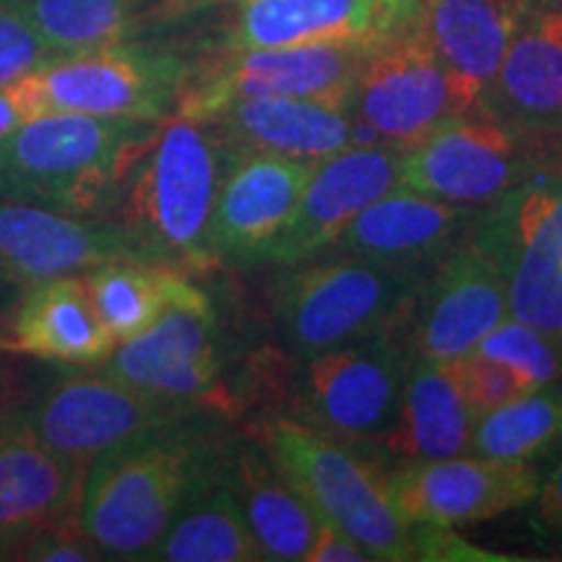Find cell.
<instances>
[{
	"mask_svg": "<svg viewBox=\"0 0 562 562\" xmlns=\"http://www.w3.org/2000/svg\"><path fill=\"white\" fill-rule=\"evenodd\" d=\"M188 63L165 47L123 42L58 58L26 76L42 112L159 123L178 108Z\"/></svg>",
	"mask_w": 562,
	"mask_h": 562,
	"instance_id": "obj_8",
	"label": "cell"
},
{
	"mask_svg": "<svg viewBox=\"0 0 562 562\" xmlns=\"http://www.w3.org/2000/svg\"><path fill=\"white\" fill-rule=\"evenodd\" d=\"M0 347L70 368H100L117 339L97 313L83 273H68L19 292Z\"/></svg>",
	"mask_w": 562,
	"mask_h": 562,
	"instance_id": "obj_22",
	"label": "cell"
},
{
	"mask_svg": "<svg viewBox=\"0 0 562 562\" xmlns=\"http://www.w3.org/2000/svg\"><path fill=\"white\" fill-rule=\"evenodd\" d=\"M222 50L364 42L383 45L422 24L427 0H229Z\"/></svg>",
	"mask_w": 562,
	"mask_h": 562,
	"instance_id": "obj_16",
	"label": "cell"
},
{
	"mask_svg": "<svg viewBox=\"0 0 562 562\" xmlns=\"http://www.w3.org/2000/svg\"><path fill=\"white\" fill-rule=\"evenodd\" d=\"M448 364H451L456 383H459L474 419L484 417V414L497 409V406L516 402V398L526 396V393L537 391L524 375H518L516 370L508 368V364L490 360V357L480 355V351H472V355Z\"/></svg>",
	"mask_w": 562,
	"mask_h": 562,
	"instance_id": "obj_33",
	"label": "cell"
},
{
	"mask_svg": "<svg viewBox=\"0 0 562 562\" xmlns=\"http://www.w3.org/2000/svg\"><path fill=\"white\" fill-rule=\"evenodd\" d=\"M467 211L417 191L393 188L362 209L331 243L339 256L427 271L461 243Z\"/></svg>",
	"mask_w": 562,
	"mask_h": 562,
	"instance_id": "obj_23",
	"label": "cell"
},
{
	"mask_svg": "<svg viewBox=\"0 0 562 562\" xmlns=\"http://www.w3.org/2000/svg\"><path fill=\"white\" fill-rule=\"evenodd\" d=\"M476 102V91L448 74L419 24L372 50L347 112L381 144L409 149L442 123L472 115Z\"/></svg>",
	"mask_w": 562,
	"mask_h": 562,
	"instance_id": "obj_9",
	"label": "cell"
},
{
	"mask_svg": "<svg viewBox=\"0 0 562 562\" xmlns=\"http://www.w3.org/2000/svg\"><path fill=\"white\" fill-rule=\"evenodd\" d=\"M53 60L24 0H0V87L37 74Z\"/></svg>",
	"mask_w": 562,
	"mask_h": 562,
	"instance_id": "obj_34",
	"label": "cell"
},
{
	"mask_svg": "<svg viewBox=\"0 0 562 562\" xmlns=\"http://www.w3.org/2000/svg\"><path fill=\"white\" fill-rule=\"evenodd\" d=\"M261 448L323 521L347 531L370 560H417L414 529L393 510L383 474L339 438L277 419L261 430Z\"/></svg>",
	"mask_w": 562,
	"mask_h": 562,
	"instance_id": "obj_6",
	"label": "cell"
},
{
	"mask_svg": "<svg viewBox=\"0 0 562 562\" xmlns=\"http://www.w3.org/2000/svg\"><path fill=\"white\" fill-rule=\"evenodd\" d=\"M307 562H364L370 554L362 550L347 531L339 526L323 521L318 524V533H315L311 552H307Z\"/></svg>",
	"mask_w": 562,
	"mask_h": 562,
	"instance_id": "obj_36",
	"label": "cell"
},
{
	"mask_svg": "<svg viewBox=\"0 0 562 562\" xmlns=\"http://www.w3.org/2000/svg\"><path fill=\"white\" fill-rule=\"evenodd\" d=\"M117 258L138 261L108 220L0 199V290L21 292L40 281L83 273Z\"/></svg>",
	"mask_w": 562,
	"mask_h": 562,
	"instance_id": "obj_20",
	"label": "cell"
},
{
	"mask_svg": "<svg viewBox=\"0 0 562 562\" xmlns=\"http://www.w3.org/2000/svg\"><path fill=\"white\" fill-rule=\"evenodd\" d=\"M404 149L389 144L347 146L315 165L290 224L273 240L266 261L294 266L311 261L349 227V222L402 186Z\"/></svg>",
	"mask_w": 562,
	"mask_h": 562,
	"instance_id": "obj_18",
	"label": "cell"
},
{
	"mask_svg": "<svg viewBox=\"0 0 562 562\" xmlns=\"http://www.w3.org/2000/svg\"><path fill=\"white\" fill-rule=\"evenodd\" d=\"M149 560L256 562L263 560L232 484L229 456L214 448L188 490L170 529Z\"/></svg>",
	"mask_w": 562,
	"mask_h": 562,
	"instance_id": "obj_25",
	"label": "cell"
},
{
	"mask_svg": "<svg viewBox=\"0 0 562 562\" xmlns=\"http://www.w3.org/2000/svg\"><path fill=\"white\" fill-rule=\"evenodd\" d=\"M385 495L406 524L453 526L524 508L539 492L529 461L438 459L414 461L383 476Z\"/></svg>",
	"mask_w": 562,
	"mask_h": 562,
	"instance_id": "obj_15",
	"label": "cell"
},
{
	"mask_svg": "<svg viewBox=\"0 0 562 562\" xmlns=\"http://www.w3.org/2000/svg\"><path fill=\"white\" fill-rule=\"evenodd\" d=\"M229 154H273V157L321 165L351 146V117L344 108L311 100H240L206 117Z\"/></svg>",
	"mask_w": 562,
	"mask_h": 562,
	"instance_id": "obj_24",
	"label": "cell"
},
{
	"mask_svg": "<svg viewBox=\"0 0 562 562\" xmlns=\"http://www.w3.org/2000/svg\"><path fill=\"white\" fill-rule=\"evenodd\" d=\"M539 516L542 521L562 533V453L554 459L552 469L547 472L544 482H539Z\"/></svg>",
	"mask_w": 562,
	"mask_h": 562,
	"instance_id": "obj_38",
	"label": "cell"
},
{
	"mask_svg": "<svg viewBox=\"0 0 562 562\" xmlns=\"http://www.w3.org/2000/svg\"><path fill=\"white\" fill-rule=\"evenodd\" d=\"M55 60L123 45L161 13L191 0H24Z\"/></svg>",
	"mask_w": 562,
	"mask_h": 562,
	"instance_id": "obj_29",
	"label": "cell"
},
{
	"mask_svg": "<svg viewBox=\"0 0 562 562\" xmlns=\"http://www.w3.org/2000/svg\"><path fill=\"white\" fill-rule=\"evenodd\" d=\"M24 562H97L104 560L89 533L83 531L81 518L70 516L42 529L19 554Z\"/></svg>",
	"mask_w": 562,
	"mask_h": 562,
	"instance_id": "obj_35",
	"label": "cell"
},
{
	"mask_svg": "<svg viewBox=\"0 0 562 562\" xmlns=\"http://www.w3.org/2000/svg\"><path fill=\"white\" fill-rule=\"evenodd\" d=\"M91 302L117 341L151 326L170 305L188 273L170 266L117 258L83 271Z\"/></svg>",
	"mask_w": 562,
	"mask_h": 562,
	"instance_id": "obj_30",
	"label": "cell"
},
{
	"mask_svg": "<svg viewBox=\"0 0 562 562\" xmlns=\"http://www.w3.org/2000/svg\"><path fill=\"white\" fill-rule=\"evenodd\" d=\"M474 422L451 364L414 357L404 385L402 414L385 446L414 461L453 459L469 451Z\"/></svg>",
	"mask_w": 562,
	"mask_h": 562,
	"instance_id": "obj_27",
	"label": "cell"
},
{
	"mask_svg": "<svg viewBox=\"0 0 562 562\" xmlns=\"http://www.w3.org/2000/svg\"><path fill=\"white\" fill-rule=\"evenodd\" d=\"M229 157L214 125L170 112L154 125L104 220L138 261L182 273L209 269L216 261L211 220Z\"/></svg>",
	"mask_w": 562,
	"mask_h": 562,
	"instance_id": "obj_1",
	"label": "cell"
},
{
	"mask_svg": "<svg viewBox=\"0 0 562 562\" xmlns=\"http://www.w3.org/2000/svg\"><path fill=\"white\" fill-rule=\"evenodd\" d=\"M554 138H529L487 115L456 117L404 149L402 188L453 206L495 203L544 157Z\"/></svg>",
	"mask_w": 562,
	"mask_h": 562,
	"instance_id": "obj_11",
	"label": "cell"
},
{
	"mask_svg": "<svg viewBox=\"0 0 562 562\" xmlns=\"http://www.w3.org/2000/svg\"><path fill=\"white\" fill-rule=\"evenodd\" d=\"M191 417L133 435L89 461L79 518L104 560H149L170 529L216 448Z\"/></svg>",
	"mask_w": 562,
	"mask_h": 562,
	"instance_id": "obj_2",
	"label": "cell"
},
{
	"mask_svg": "<svg viewBox=\"0 0 562 562\" xmlns=\"http://www.w3.org/2000/svg\"><path fill=\"white\" fill-rule=\"evenodd\" d=\"M398 334L307 357L300 409L315 430L347 440H385L402 414L412 360Z\"/></svg>",
	"mask_w": 562,
	"mask_h": 562,
	"instance_id": "obj_12",
	"label": "cell"
},
{
	"mask_svg": "<svg viewBox=\"0 0 562 562\" xmlns=\"http://www.w3.org/2000/svg\"><path fill=\"white\" fill-rule=\"evenodd\" d=\"M232 484L263 560H305L321 516L284 480L263 448L229 456Z\"/></svg>",
	"mask_w": 562,
	"mask_h": 562,
	"instance_id": "obj_28",
	"label": "cell"
},
{
	"mask_svg": "<svg viewBox=\"0 0 562 562\" xmlns=\"http://www.w3.org/2000/svg\"><path fill=\"white\" fill-rule=\"evenodd\" d=\"M474 351L508 364L537 391L562 372V351L537 328L513 318L497 323Z\"/></svg>",
	"mask_w": 562,
	"mask_h": 562,
	"instance_id": "obj_32",
	"label": "cell"
},
{
	"mask_svg": "<svg viewBox=\"0 0 562 562\" xmlns=\"http://www.w3.org/2000/svg\"><path fill=\"white\" fill-rule=\"evenodd\" d=\"M529 138H562V11L526 0L476 110Z\"/></svg>",
	"mask_w": 562,
	"mask_h": 562,
	"instance_id": "obj_19",
	"label": "cell"
},
{
	"mask_svg": "<svg viewBox=\"0 0 562 562\" xmlns=\"http://www.w3.org/2000/svg\"><path fill=\"white\" fill-rule=\"evenodd\" d=\"M193 402L159 396L110 375L68 372L19 406L34 435L55 453L89 463L133 435L191 417Z\"/></svg>",
	"mask_w": 562,
	"mask_h": 562,
	"instance_id": "obj_10",
	"label": "cell"
},
{
	"mask_svg": "<svg viewBox=\"0 0 562 562\" xmlns=\"http://www.w3.org/2000/svg\"><path fill=\"white\" fill-rule=\"evenodd\" d=\"M154 125L42 112L0 138V199L104 220Z\"/></svg>",
	"mask_w": 562,
	"mask_h": 562,
	"instance_id": "obj_3",
	"label": "cell"
},
{
	"mask_svg": "<svg viewBox=\"0 0 562 562\" xmlns=\"http://www.w3.org/2000/svg\"><path fill=\"white\" fill-rule=\"evenodd\" d=\"M432 269H404L349 256L302 266L279 286L281 334L305 357L402 334L422 281Z\"/></svg>",
	"mask_w": 562,
	"mask_h": 562,
	"instance_id": "obj_5",
	"label": "cell"
},
{
	"mask_svg": "<svg viewBox=\"0 0 562 562\" xmlns=\"http://www.w3.org/2000/svg\"><path fill=\"white\" fill-rule=\"evenodd\" d=\"M544 3H550V5H554V9L562 11V0H544Z\"/></svg>",
	"mask_w": 562,
	"mask_h": 562,
	"instance_id": "obj_39",
	"label": "cell"
},
{
	"mask_svg": "<svg viewBox=\"0 0 562 562\" xmlns=\"http://www.w3.org/2000/svg\"><path fill=\"white\" fill-rule=\"evenodd\" d=\"M562 438L560 393H526L474 422L469 448L482 459L529 461Z\"/></svg>",
	"mask_w": 562,
	"mask_h": 562,
	"instance_id": "obj_31",
	"label": "cell"
},
{
	"mask_svg": "<svg viewBox=\"0 0 562 562\" xmlns=\"http://www.w3.org/2000/svg\"><path fill=\"white\" fill-rule=\"evenodd\" d=\"M474 243L501 266L508 318L562 351V138L474 224Z\"/></svg>",
	"mask_w": 562,
	"mask_h": 562,
	"instance_id": "obj_4",
	"label": "cell"
},
{
	"mask_svg": "<svg viewBox=\"0 0 562 562\" xmlns=\"http://www.w3.org/2000/svg\"><path fill=\"white\" fill-rule=\"evenodd\" d=\"M37 102H34L30 81L19 79L9 83V87H0V138L9 136L11 131H16L21 123L37 117Z\"/></svg>",
	"mask_w": 562,
	"mask_h": 562,
	"instance_id": "obj_37",
	"label": "cell"
},
{
	"mask_svg": "<svg viewBox=\"0 0 562 562\" xmlns=\"http://www.w3.org/2000/svg\"><path fill=\"white\" fill-rule=\"evenodd\" d=\"M381 45L364 42H311V45L222 50L199 68H188L175 112L206 117L240 100L326 102L347 110L364 63Z\"/></svg>",
	"mask_w": 562,
	"mask_h": 562,
	"instance_id": "obj_7",
	"label": "cell"
},
{
	"mask_svg": "<svg viewBox=\"0 0 562 562\" xmlns=\"http://www.w3.org/2000/svg\"><path fill=\"white\" fill-rule=\"evenodd\" d=\"M526 0H427L422 32L448 74L476 97L508 50Z\"/></svg>",
	"mask_w": 562,
	"mask_h": 562,
	"instance_id": "obj_26",
	"label": "cell"
},
{
	"mask_svg": "<svg viewBox=\"0 0 562 562\" xmlns=\"http://www.w3.org/2000/svg\"><path fill=\"white\" fill-rule=\"evenodd\" d=\"M87 467L50 451L19 406H0V560H19L42 529L79 516Z\"/></svg>",
	"mask_w": 562,
	"mask_h": 562,
	"instance_id": "obj_17",
	"label": "cell"
},
{
	"mask_svg": "<svg viewBox=\"0 0 562 562\" xmlns=\"http://www.w3.org/2000/svg\"><path fill=\"white\" fill-rule=\"evenodd\" d=\"M100 370L178 402L203 404L220 375V339L211 300L191 279L146 331L117 341Z\"/></svg>",
	"mask_w": 562,
	"mask_h": 562,
	"instance_id": "obj_14",
	"label": "cell"
},
{
	"mask_svg": "<svg viewBox=\"0 0 562 562\" xmlns=\"http://www.w3.org/2000/svg\"><path fill=\"white\" fill-rule=\"evenodd\" d=\"M315 167L273 154H232L211 220L216 261L258 263L290 224Z\"/></svg>",
	"mask_w": 562,
	"mask_h": 562,
	"instance_id": "obj_21",
	"label": "cell"
},
{
	"mask_svg": "<svg viewBox=\"0 0 562 562\" xmlns=\"http://www.w3.org/2000/svg\"><path fill=\"white\" fill-rule=\"evenodd\" d=\"M505 318L508 290L501 266L467 235L422 281L404 328L406 344L419 360L448 364L472 355Z\"/></svg>",
	"mask_w": 562,
	"mask_h": 562,
	"instance_id": "obj_13",
	"label": "cell"
}]
</instances>
